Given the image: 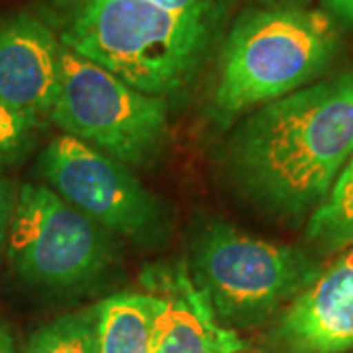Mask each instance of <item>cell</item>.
<instances>
[{"instance_id":"cell-1","label":"cell","mask_w":353,"mask_h":353,"mask_svg":"<svg viewBox=\"0 0 353 353\" xmlns=\"http://www.w3.org/2000/svg\"><path fill=\"white\" fill-rule=\"evenodd\" d=\"M353 155V65L263 104L228 141L232 185L277 220L310 218Z\"/></svg>"},{"instance_id":"cell-2","label":"cell","mask_w":353,"mask_h":353,"mask_svg":"<svg viewBox=\"0 0 353 353\" xmlns=\"http://www.w3.org/2000/svg\"><path fill=\"white\" fill-rule=\"evenodd\" d=\"M34 14L67 50L165 101L201 73L224 24L150 0H36Z\"/></svg>"},{"instance_id":"cell-3","label":"cell","mask_w":353,"mask_h":353,"mask_svg":"<svg viewBox=\"0 0 353 353\" xmlns=\"http://www.w3.org/2000/svg\"><path fill=\"white\" fill-rule=\"evenodd\" d=\"M340 48V28L326 10L296 2L245 8L220 48L214 114L230 122L314 83Z\"/></svg>"},{"instance_id":"cell-4","label":"cell","mask_w":353,"mask_h":353,"mask_svg":"<svg viewBox=\"0 0 353 353\" xmlns=\"http://www.w3.org/2000/svg\"><path fill=\"white\" fill-rule=\"evenodd\" d=\"M189 271L226 328L263 324L322 271L299 248L259 240L222 220L202 224L190 240Z\"/></svg>"},{"instance_id":"cell-5","label":"cell","mask_w":353,"mask_h":353,"mask_svg":"<svg viewBox=\"0 0 353 353\" xmlns=\"http://www.w3.org/2000/svg\"><path fill=\"white\" fill-rule=\"evenodd\" d=\"M50 122L65 136L88 143L128 167L155 163L169 134L165 99L141 92L65 46L61 88Z\"/></svg>"},{"instance_id":"cell-6","label":"cell","mask_w":353,"mask_h":353,"mask_svg":"<svg viewBox=\"0 0 353 353\" xmlns=\"http://www.w3.org/2000/svg\"><path fill=\"white\" fill-rule=\"evenodd\" d=\"M116 236L46 185L18 190L6 255L24 285L77 292L99 283L118 259Z\"/></svg>"},{"instance_id":"cell-7","label":"cell","mask_w":353,"mask_h":353,"mask_svg":"<svg viewBox=\"0 0 353 353\" xmlns=\"http://www.w3.org/2000/svg\"><path fill=\"white\" fill-rule=\"evenodd\" d=\"M36 167L46 187L112 236L145 248L167 238L163 202L110 155L61 134L41 150Z\"/></svg>"},{"instance_id":"cell-8","label":"cell","mask_w":353,"mask_h":353,"mask_svg":"<svg viewBox=\"0 0 353 353\" xmlns=\"http://www.w3.org/2000/svg\"><path fill=\"white\" fill-rule=\"evenodd\" d=\"M63 43L34 12L0 16V99L41 124L61 88Z\"/></svg>"},{"instance_id":"cell-9","label":"cell","mask_w":353,"mask_h":353,"mask_svg":"<svg viewBox=\"0 0 353 353\" xmlns=\"http://www.w3.org/2000/svg\"><path fill=\"white\" fill-rule=\"evenodd\" d=\"M141 285L159 301L152 353H236L245 347L236 330L218 320L185 259L145 267Z\"/></svg>"},{"instance_id":"cell-10","label":"cell","mask_w":353,"mask_h":353,"mask_svg":"<svg viewBox=\"0 0 353 353\" xmlns=\"http://www.w3.org/2000/svg\"><path fill=\"white\" fill-rule=\"evenodd\" d=\"M275 336L287 353L352 352L353 245L285 306Z\"/></svg>"},{"instance_id":"cell-11","label":"cell","mask_w":353,"mask_h":353,"mask_svg":"<svg viewBox=\"0 0 353 353\" xmlns=\"http://www.w3.org/2000/svg\"><path fill=\"white\" fill-rule=\"evenodd\" d=\"M159 301L152 292L124 290L94 306L99 353H152Z\"/></svg>"},{"instance_id":"cell-12","label":"cell","mask_w":353,"mask_h":353,"mask_svg":"<svg viewBox=\"0 0 353 353\" xmlns=\"http://www.w3.org/2000/svg\"><path fill=\"white\" fill-rule=\"evenodd\" d=\"M306 240L318 253L341 252L353 245V155L328 196L308 218Z\"/></svg>"},{"instance_id":"cell-13","label":"cell","mask_w":353,"mask_h":353,"mask_svg":"<svg viewBox=\"0 0 353 353\" xmlns=\"http://www.w3.org/2000/svg\"><path fill=\"white\" fill-rule=\"evenodd\" d=\"M26 353H99L94 336V308L55 318L38 328Z\"/></svg>"},{"instance_id":"cell-14","label":"cell","mask_w":353,"mask_h":353,"mask_svg":"<svg viewBox=\"0 0 353 353\" xmlns=\"http://www.w3.org/2000/svg\"><path fill=\"white\" fill-rule=\"evenodd\" d=\"M41 122L14 110L0 99V167L22 163L34 152Z\"/></svg>"},{"instance_id":"cell-15","label":"cell","mask_w":353,"mask_h":353,"mask_svg":"<svg viewBox=\"0 0 353 353\" xmlns=\"http://www.w3.org/2000/svg\"><path fill=\"white\" fill-rule=\"evenodd\" d=\"M157 6L181 14H201V16H224L228 0H150Z\"/></svg>"},{"instance_id":"cell-16","label":"cell","mask_w":353,"mask_h":353,"mask_svg":"<svg viewBox=\"0 0 353 353\" xmlns=\"http://www.w3.org/2000/svg\"><path fill=\"white\" fill-rule=\"evenodd\" d=\"M16 201H18V190L14 189V183L4 175H0V253L6 250Z\"/></svg>"},{"instance_id":"cell-17","label":"cell","mask_w":353,"mask_h":353,"mask_svg":"<svg viewBox=\"0 0 353 353\" xmlns=\"http://www.w3.org/2000/svg\"><path fill=\"white\" fill-rule=\"evenodd\" d=\"M326 12L345 28L353 30V0H322Z\"/></svg>"},{"instance_id":"cell-18","label":"cell","mask_w":353,"mask_h":353,"mask_svg":"<svg viewBox=\"0 0 353 353\" xmlns=\"http://www.w3.org/2000/svg\"><path fill=\"white\" fill-rule=\"evenodd\" d=\"M0 353H20L18 347H16V343H14L10 330H8V326L2 320H0Z\"/></svg>"},{"instance_id":"cell-19","label":"cell","mask_w":353,"mask_h":353,"mask_svg":"<svg viewBox=\"0 0 353 353\" xmlns=\"http://www.w3.org/2000/svg\"><path fill=\"white\" fill-rule=\"evenodd\" d=\"M277 2H296V4H303V0H269L267 4H277Z\"/></svg>"},{"instance_id":"cell-20","label":"cell","mask_w":353,"mask_h":353,"mask_svg":"<svg viewBox=\"0 0 353 353\" xmlns=\"http://www.w3.org/2000/svg\"><path fill=\"white\" fill-rule=\"evenodd\" d=\"M236 353H263V352H255V350H245V347H243V350H240V352H236Z\"/></svg>"}]
</instances>
